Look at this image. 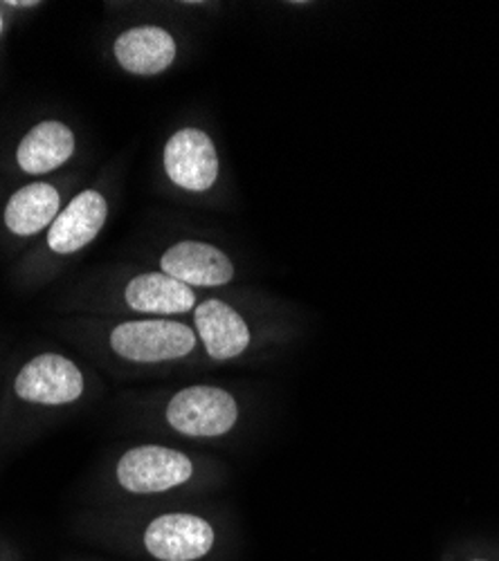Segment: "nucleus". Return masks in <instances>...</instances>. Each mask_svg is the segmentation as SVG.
Listing matches in <instances>:
<instances>
[{
  "instance_id": "nucleus-14",
  "label": "nucleus",
  "mask_w": 499,
  "mask_h": 561,
  "mask_svg": "<svg viewBox=\"0 0 499 561\" xmlns=\"http://www.w3.org/2000/svg\"><path fill=\"white\" fill-rule=\"evenodd\" d=\"M8 5H12V8H36L38 3H34V0H25V3H16V0H10Z\"/></svg>"
},
{
  "instance_id": "nucleus-7",
  "label": "nucleus",
  "mask_w": 499,
  "mask_h": 561,
  "mask_svg": "<svg viewBox=\"0 0 499 561\" xmlns=\"http://www.w3.org/2000/svg\"><path fill=\"white\" fill-rule=\"evenodd\" d=\"M162 272L185 286H225L235 276L233 261L220 250L199 241L173 245L160 261Z\"/></svg>"
},
{
  "instance_id": "nucleus-1",
  "label": "nucleus",
  "mask_w": 499,
  "mask_h": 561,
  "mask_svg": "<svg viewBox=\"0 0 499 561\" xmlns=\"http://www.w3.org/2000/svg\"><path fill=\"white\" fill-rule=\"evenodd\" d=\"M111 346L131 362H167L190 355L196 348V335L178 321H126L111 333Z\"/></svg>"
},
{
  "instance_id": "nucleus-8",
  "label": "nucleus",
  "mask_w": 499,
  "mask_h": 561,
  "mask_svg": "<svg viewBox=\"0 0 499 561\" xmlns=\"http://www.w3.org/2000/svg\"><path fill=\"white\" fill-rule=\"evenodd\" d=\"M109 205L100 192H81L53 222L48 245L57 254H72L95 241L106 222Z\"/></svg>"
},
{
  "instance_id": "nucleus-3",
  "label": "nucleus",
  "mask_w": 499,
  "mask_h": 561,
  "mask_svg": "<svg viewBox=\"0 0 499 561\" xmlns=\"http://www.w3.org/2000/svg\"><path fill=\"white\" fill-rule=\"evenodd\" d=\"M192 460L175 449L145 445L126 451L117 462V481L133 494H158L192 479Z\"/></svg>"
},
{
  "instance_id": "nucleus-4",
  "label": "nucleus",
  "mask_w": 499,
  "mask_h": 561,
  "mask_svg": "<svg viewBox=\"0 0 499 561\" xmlns=\"http://www.w3.org/2000/svg\"><path fill=\"white\" fill-rule=\"evenodd\" d=\"M14 389L19 398L34 404H70L83 393V376L70 359L45 353L23 366Z\"/></svg>"
},
{
  "instance_id": "nucleus-2",
  "label": "nucleus",
  "mask_w": 499,
  "mask_h": 561,
  "mask_svg": "<svg viewBox=\"0 0 499 561\" xmlns=\"http://www.w3.org/2000/svg\"><path fill=\"white\" fill-rule=\"evenodd\" d=\"M239 417L235 398L218 387H190L173 396L167 407L169 425L192 438L228 434Z\"/></svg>"
},
{
  "instance_id": "nucleus-13",
  "label": "nucleus",
  "mask_w": 499,
  "mask_h": 561,
  "mask_svg": "<svg viewBox=\"0 0 499 561\" xmlns=\"http://www.w3.org/2000/svg\"><path fill=\"white\" fill-rule=\"evenodd\" d=\"M59 214V192L53 184L34 182L19 190L5 209L8 227L19 233V237H32L55 222Z\"/></svg>"
},
{
  "instance_id": "nucleus-11",
  "label": "nucleus",
  "mask_w": 499,
  "mask_h": 561,
  "mask_svg": "<svg viewBox=\"0 0 499 561\" xmlns=\"http://www.w3.org/2000/svg\"><path fill=\"white\" fill-rule=\"evenodd\" d=\"M126 304L138 312L183 314L196 306V295L190 286L180 284L169 274H143L126 286Z\"/></svg>"
},
{
  "instance_id": "nucleus-10",
  "label": "nucleus",
  "mask_w": 499,
  "mask_h": 561,
  "mask_svg": "<svg viewBox=\"0 0 499 561\" xmlns=\"http://www.w3.org/2000/svg\"><path fill=\"white\" fill-rule=\"evenodd\" d=\"M115 57L124 70L151 77L165 72L173 64L175 43L162 27H133L115 41Z\"/></svg>"
},
{
  "instance_id": "nucleus-9",
  "label": "nucleus",
  "mask_w": 499,
  "mask_h": 561,
  "mask_svg": "<svg viewBox=\"0 0 499 561\" xmlns=\"http://www.w3.org/2000/svg\"><path fill=\"white\" fill-rule=\"evenodd\" d=\"M196 331L214 359L239 357L250 344V329L243 317L218 299L203 301L196 312Z\"/></svg>"
},
{
  "instance_id": "nucleus-6",
  "label": "nucleus",
  "mask_w": 499,
  "mask_h": 561,
  "mask_svg": "<svg viewBox=\"0 0 499 561\" xmlns=\"http://www.w3.org/2000/svg\"><path fill=\"white\" fill-rule=\"evenodd\" d=\"M147 550L160 561H196L214 546V528L196 514H162L145 533Z\"/></svg>"
},
{
  "instance_id": "nucleus-5",
  "label": "nucleus",
  "mask_w": 499,
  "mask_h": 561,
  "mask_svg": "<svg viewBox=\"0 0 499 561\" xmlns=\"http://www.w3.org/2000/svg\"><path fill=\"white\" fill-rule=\"evenodd\" d=\"M165 169L173 184L188 192H207L218 178V158L207 133L185 128L165 147Z\"/></svg>"
},
{
  "instance_id": "nucleus-12",
  "label": "nucleus",
  "mask_w": 499,
  "mask_h": 561,
  "mask_svg": "<svg viewBox=\"0 0 499 561\" xmlns=\"http://www.w3.org/2000/svg\"><path fill=\"white\" fill-rule=\"evenodd\" d=\"M75 151V135L61 122L36 124L19 145V167L27 173H48L70 160Z\"/></svg>"
},
{
  "instance_id": "nucleus-15",
  "label": "nucleus",
  "mask_w": 499,
  "mask_h": 561,
  "mask_svg": "<svg viewBox=\"0 0 499 561\" xmlns=\"http://www.w3.org/2000/svg\"><path fill=\"white\" fill-rule=\"evenodd\" d=\"M0 30H3V21H0Z\"/></svg>"
}]
</instances>
